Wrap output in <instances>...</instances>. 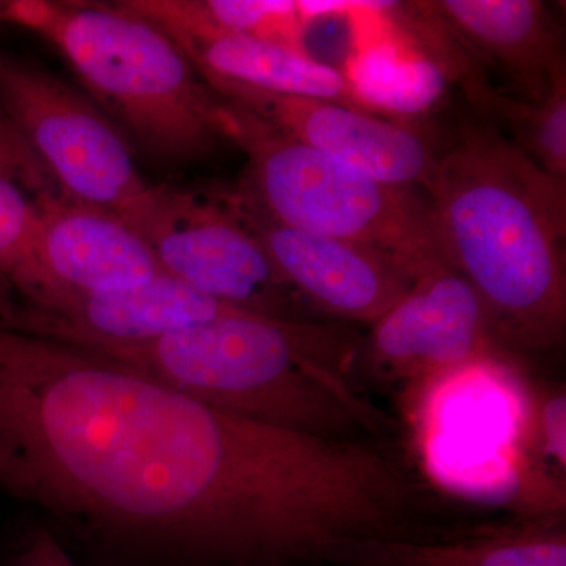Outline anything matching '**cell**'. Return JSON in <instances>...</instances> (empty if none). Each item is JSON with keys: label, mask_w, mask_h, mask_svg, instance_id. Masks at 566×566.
Instances as JSON below:
<instances>
[{"label": "cell", "mask_w": 566, "mask_h": 566, "mask_svg": "<svg viewBox=\"0 0 566 566\" xmlns=\"http://www.w3.org/2000/svg\"><path fill=\"white\" fill-rule=\"evenodd\" d=\"M0 111L62 196L125 218L151 186L102 111L51 71L0 50Z\"/></svg>", "instance_id": "7"}, {"label": "cell", "mask_w": 566, "mask_h": 566, "mask_svg": "<svg viewBox=\"0 0 566 566\" xmlns=\"http://www.w3.org/2000/svg\"><path fill=\"white\" fill-rule=\"evenodd\" d=\"M39 214V196L25 192L0 170V311L10 303L11 275L20 263Z\"/></svg>", "instance_id": "19"}, {"label": "cell", "mask_w": 566, "mask_h": 566, "mask_svg": "<svg viewBox=\"0 0 566 566\" xmlns=\"http://www.w3.org/2000/svg\"><path fill=\"white\" fill-rule=\"evenodd\" d=\"M472 286L450 268L417 279L360 337L357 371L422 394L479 367L517 370Z\"/></svg>", "instance_id": "8"}, {"label": "cell", "mask_w": 566, "mask_h": 566, "mask_svg": "<svg viewBox=\"0 0 566 566\" xmlns=\"http://www.w3.org/2000/svg\"><path fill=\"white\" fill-rule=\"evenodd\" d=\"M0 491L137 566H318L359 520L364 471L342 439L0 324Z\"/></svg>", "instance_id": "1"}, {"label": "cell", "mask_w": 566, "mask_h": 566, "mask_svg": "<svg viewBox=\"0 0 566 566\" xmlns=\"http://www.w3.org/2000/svg\"><path fill=\"white\" fill-rule=\"evenodd\" d=\"M446 264L485 305L512 354L566 335V182L491 126H469L439 156L427 191Z\"/></svg>", "instance_id": "2"}, {"label": "cell", "mask_w": 566, "mask_h": 566, "mask_svg": "<svg viewBox=\"0 0 566 566\" xmlns=\"http://www.w3.org/2000/svg\"><path fill=\"white\" fill-rule=\"evenodd\" d=\"M240 308L197 292L163 273L151 281L95 294H70L41 303L11 305L0 324L70 344H144L221 318Z\"/></svg>", "instance_id": "12"}, {"label": "cell", "mask_w": 566, "mask_h": 566, "mask_svg": "<svg viewBox=\"0 0 566 566\" xmlns=\"http://www.w3.org/2000/svg\"><path fill=\"white\" fill-rule=\"evenodd\" d=\"M122 219L144 238L164 273L197 292L251 314L318 319L279 273L227 193L151 186Z\"/></svg>", "instance_id": "6"}, {"label": "cell", "mask_w": 566, "mask_h": 566, "mask_svg": "<svg viewBox=\"0 0 566 566\" xmlns=\"http://www.w3.org/2000/svg\"><path fill=\"white\" fill-rule=\"evenodd\" d=\"M521 447L547 471H566V395L564 387H532L524 395Z\"/></svg>", "instance_id": "18"}, {"label": "cell", "mask_w": 566, "mask_h": 566, "mask_svg": "<svg viewBox=\"0 0 566 566\" xmlns=\"http://www.w3.org/2000/svg\"><path fill=\"white\" fill-rule=\"evenodd\" d=\"M9 566H81L51 528L36 526L21 539Z\"/></svg>", "instance_id": "20"}, {"label": "cell", "mask_w": 566, "mask_h": 566, "mask_svg": "<svg viewBox=\"0 0 566 566\" xmlns=\"http://www.w3.org/2000/svg\"><path fill=\"white\" fill-rule=\"evenodd\" d=\"M359 345L344 323L240 311L144 344L77 346L230 415L322 438L389 441L398 423L359 385Z\"/></svg>", "instance_id": "3"}, {"label": "cell", "mask_w": 566, "mask_h": 566, "mask_svg": "<svg viewBox=\"0 0 566 566\" xmlns=\"http://www.w3.org/2000/svg\"><path fill=\"white\" fill-rule=\"evenodd\" d=\"M189 9L211 28L249 39L270 41L311 54L300 2H245V0H188Z\"/></svg>", "instance_id": "17"}, {"label": "cell", "mask_w": 566, "mask_h": 566, "mask_svg": "<svg viewBox=\"0 0 566 566\" xmlns=\"http://www.w3.org/2000/svg\"><path fill=\"white\" fill-rule=\"evenodd\" d=\"M219 98L357 172L394 186L427 191L438 145L422 125L370 114L345 104L283 95L199 71Z\"/></svg>", "instance_id": "9"}, {"label": "cell", "mask_w": 566, "mask_h": 566, "mask_svg": "<svg viewBox=\"0 0 566 566\" xmlns=\"http://www.w3.org/2000/svg\"><path fill=\"white\" fill-rule=\"evenodd\" d=\"M227 196L279 273L316 316L370 326L403 300L417 281L389 253L356 241L290 229L240 192Z\"/></svg>", "instance_id": "11"}, {"label": "cell", "mask_w": 566, "mask_h": 566, "mask_svg": "<svg viewBox=\"0 0 566 566\" xmlns=\"http://www.w3.org/2000/svg\"><path fill=\"white\" fill-rule=\"evenodd\" d=\"M331 566H566V528L558 517H523L433 539H374L342 546Z\"/></svg>", "instance_id": "15"}, {"label": "cell", "mask_w": 566, "mask_h": 566, "mask_svg": "<svg viewBox=\"0 0 566 566\" xmlns=\"http://www.w3.org/2000/svg\"><path fill=\"white\" fill-rule=\"evenodd\" d=\"M475 109L493 117L513 134V144L551 177L566 182V70L551 77L542 102H524L480 85L469 98Z\"/></svg>", "instance_id": "16"}, {"label": "cell", "mask_w": 566, "mask_h": 566, "mask_svg": "<svg viewBox=\"0 0 566 566\" xmlns=\"http://www.w3.org/2000/svg\"><path fill=\"white\" fill-rule=\"evenodd\" d=\"M3 18L51 41L93 98L153 155L199 158L226 139L222 99L128 0H9Z\"/></svg>", "instance_id": "4"}, {"label": "cell", "mask_w": 566, "mask_h": 566, "mask_svg": "<svg viewBox=\"0 0 566 566\" xmlns=\"http://www.w3.org/2000/svg\"><path fill=\"white\" fill-rule=\"evenodd\" d=\"M428 9L469 57L497 66L524 102H542L551 77L566 70L564 40L536 0H436Z\"/></svg>", "instance_id": "14"}, {"label": "cell", "mask_w": 566, "mask_h": 566, "mask_svg": "<svg viewBox=\"0 0 566 566\" xmlns=\"http://www.w3.org/2000/svg\"><path fill=\"white\" fill-rule=\"evenodd\" d=\"M3 13H6V2H0V22L6 21Z\"/></svg>", "instance_id": "21"}, {"label": "cell", "mask_w": 566, "mask_h": 566, "mask_svg": "<svg viewBox=\"0 0 566 566\" xmlns=\"http://www.w3.org/2000/svg\"><path fill=\"white\" fill-rule=\"evenodd\" d=\"M156 22L197 71L283 95L327 99L370 112L345 71L281 44L234 35L200 20L188 0H128Z\"/></svg>", "instance_id": "13"}, {"label": "cell", "mask_w": 566, "mask_h": 566, "mask_svg": "<svg viewBox=\"0 0 566 566\" xmlns=\"http://www.w3.org/2000/svg\"><path fill=\"white\" fill-rule=\"evenodd\" d=\"M223 102V99H222ZM222 133L243 148L241 196L273 221L389 253L417 279L449 268L422 189L386 185L223 102Z\"/></svg>", "instance_id": "5"}, {"label": "cell", "mask_w": 566, "mask_h": 566, "mask_svg": "<svg viewBox=\"0 0 566 566\" xmlns=\"http://www.w3.org/2000/svg\"><path fill=\"white\" fill-rule=\"evenodd\" d=\"M158 260L115 212L39 193V214L11 275V305L133 289L161 274Z\"/></svg>", "instance_id": "10"}]
</instances>
